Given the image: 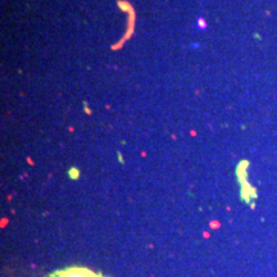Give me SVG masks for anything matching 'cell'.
Instances as JSON below:
<instances>
[{
    "label": "cell",
    "mask_w": 277,
    "mask_h": 277,
    "mask_svg": "<svg viewBox=\"0 0 277 277\" xmlns=\"http://www.w3.org/2000/svg\"><path fill=\"white\" fill-rule=\"evenodd\" d=\"M248 166H249V162L244 159L237 164V168H236V175H237V178H239V182L241 186V199L245 203H249L252 199L257 198L255 189L252 187V186L248 183V173H246Z\"/></svg>",
    "instance_id": "obj_1"
},
{
    "label": "cell",
    "mask_w": 277,
    "mask_h": 277,
    "mask_svg": "<svg viewBox=\"0 0 277 277\" xmlns=\"http://www.w3.org/2000/svg\"><path fill=\"white\" fill-rule=\"evenodd\" d=\"M53 277H101V276L86 268L72 267V268H67V269H63V271L57 272Z\"/></svg>",
    "instance_id": "obj_2"
},
{
    "label": "cell",
    "mask_w": 277,
    "mask_h": 277,
    "mask_svg": "<svg viewBox=\"0 0 277 277\" xmlns=\"http://www.w3.org/2000/svg\"><path fill=\"white\" fill-rule=\"evenodd\" d=\"M68 175L71 178H73V180H76V178H78V176H80V171L75 168V167H72L69 171H68Z\"/></svg>",
    "instance_id": "obj_3"
},
{
    "label": "cell",
    "mask_w": 277,
    "mask_h": 277,
    "mask_svg": "<svg viewBox=\"0 0 277 277\" xmlns=\"http://www.w3.org/2000/svg\"><path fill=\"white\" fill-rule=\"evenodd\" d=\"M198 24H199V28H201V30H205V28H207V23H205V21L201 17L198 19Z\"/></svg>",
    "instance_id": "obj_4"
},
{
    "label": "cell",
    "mask_w": 277,
    "mask_h": 277,
    "mask_svg": "<svg viewBox=\"0 0 277 277\" xmlns=\"http://www.w3.org/2000/svg\"><path fill=\"white\" fill-rule=\"evenodd\" d=\"M117 155H118V158H120V162H121V163H125V160H123V157H122L121 151H117Z\"/></svg>",
    "instance_id": "obj_5"
},
{
    "label": "cell",
    "mask_w": 277,
    "mask_h": 277,
    "mask_svg": "<svg viewBox=\"0 0 277 277\" xmlns=\"http://www.w3.org/2000/svg\"><path fill=\"white\" fill-rule=\"evenodd\" d=\"M83 105H85V112H86V113H87V114H90V113H91V111H90V109H89V107H87V105H86V101L83 103Z\"/></svg>",
    "instance_id": "obj_6"
},
{
    "label": "cell",
    "mask_w": 277,
    "mask_h": 277,
    "mask_svg": "<svg viewBox=\"0 0 277 277\" xmlns=\"http://www.w3.org/2000/svg\"><path fill=\"white\" fill-rule=\"evenodd\" d=\"M254 36H255V38H257V40H259V38H260V37H259V35H258V34H255V35H254Z\"/></svg>",
    "instance_id": "obj_7"
}]
</instances>
